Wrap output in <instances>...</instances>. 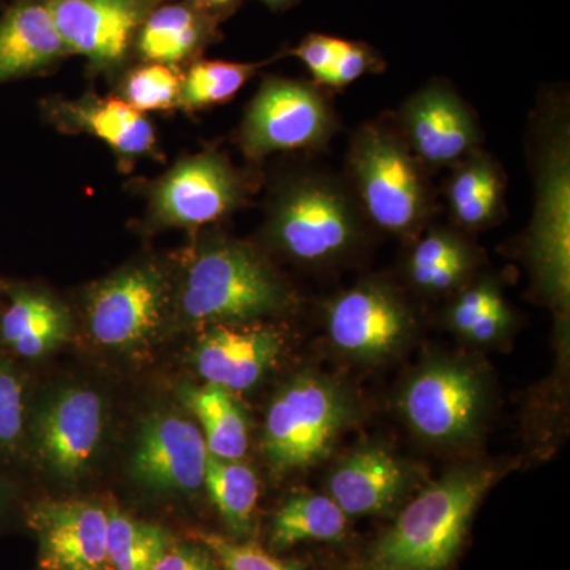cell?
<instances>
[{"mask_svg":"<svg viewBox=\"0 0 570 570\" xmlns=\"http://www.w3.org/2000/svg\"><path fill=\"white\" fill-rule=\"evenodd\" d=\"M534 204L523 254L532 287L568 325L570 306V110L562 88L540 94L528 127Z\"/></svg>","mask_w":570,"mask_h":570,"instance_id":"1","label":"cell"},{"mask_svg":"<svg viewBox=\"0 0 570 570\" xmlns=\"http://www.w3.org/2000/svg\"><path fill=\"white\" fill-rule=\"evenodd\" d=\"M343 176L373 230L412 242L433 224L438 204L431 175L409 149L392 112L356 127Z\"/></svg>","mask_w":570,"mask_h":570,"instance_id":"2","label":"cell"},{"mask_svg":"<svg viewBox=\"0 0 570 570\" xmlns=\"http://www.w3.org/2000/svg\"><path fill=\"white\" fill-rule=\"evenodd\" d=\"M266 216V238L279 253L321 268L352 257L373 230L344 176L325 168L285 176Z\"/></svg>","mask_w":570,"mask_h":570,"instance_id":"3","label":"cell"},{"mask_svg":"<svg viewBox=\"0 0 570 570\" xmlns=\"http://www.w3.org/2000/svg\"><path fill=\"white\" fill-rule=\"evenodd\" d=\"M494 480L493 469L466 466L428 487L377 540L367 570L448 569Z\"/></svg>","mask_w":570,"mask_h":570,"instance_id":"4","label":"cell"},{"mask_svg":"<svg viewBox=\"0 0 570 570\" xmlns=\"http://www.w3.org/2000/svg\"><path fill=\"white\" fill-rule=\"evenodd\" d=\"M292 294L254 247L212 238L187 268L179 296L183 316L200 325H250L287 309Z\"/></svg>","mask_w":570,"mask_h":570,"instance_id":"5","label":"cell"},{"mask_svg":"<svg viewBox=\"0 0 570 570\" xmlns=\"http://www.w3.org/2000/svg\"><path fill=\"white\" fill-rule=\"evenodd\" d=\"M340 130L332 92L314 81L268 77L247 107L238 145L261 163L277 153H325Z\"/></svg>","mask_w":570,"mask_h":570,"instance_id":"6","label":"cell"},{"mask_svg":"<svg viewBox=\"0 0 570 570\" xmlns=\"http://www.w3.org/2000/svg\"><path fill=\"white\" fill-rule=\"evenodd\" d=\"M354 417L343 389L307 373L285 385L269 404L264 450L273 471H299L326 459L336 439Z\"/></svg>","mask_w":570,"mask_h":570,"instance_id":"7","label":"cell"},{"mask_svg":"<svg viewBox=\"0 0 570 570\" xmlns=\"http://www.w3.org/2000/svg\"><path fill=\"white\" fill-rule=\"evenodd\" d=\"M390 112L409 149L430 175L450 170L482 148L478 115L455 86L442 78L428 81Z\"/></svg>","mask_w":570,"mask_h":570,"instance_id":"8","label":"cell"},{"mask_svg":"<svg viewBox=\"0 0 570 570\" xmlns=\"http://www.w3.org/2000/svg\"><path fill=\"white\" fill-rule=\"evenodd\" d=\"M253 184L224 154L206 151L171 168L151 190L154 220L165 227H202L242 208Z\"/></svg>","mask_w":570,"mask_h":570,"instance_id":"9","label":"cell"},{"mask_svg":"<svg viewBox=\"0 0 570 570\" xmlns=\"http://www.w3.org/2000/svg\"><path fill=\"white\" fill-rule=\"evenodd\" d=\"M326 332L333 346L360 360L395 354L414 328V313L393 285L362 281L326 305Z\"/></svg>","mask_w":570,"mask_h":570,"instance_id":"10","label":"cell"},{"mask_svg":"<svg viewBox=\"0 0 570 570\" xmlns=\"http://www.w3.org/2000/svg\"><path fill=\"white\" fill-rule=\"evenodd\" d=\"M401 411L415 433L428 441H466L478 433L482 420V382L461 363H433L409 382Z\"/></svg>","mask_w":570,"mask_h":570,"instance_id":"11","label":"cell"},{"mask_svg":"<svg viewBox=\"0 0 570 570\" xmlns=\"http://www.w3.org/2000/svg\"><path fill=\"white\" fill-rule=\"evenodd\" d=\"M163 0H48L56 29L69 55H80L94 71L126 62L138 31Z\"/></svg>","mask_w":570,"mask_h":570,"instance_id":"12","label":"cell"},{"mask_svg":"<svg viewBox=\"0 0 570 570\" xmlns=\"http://www.w3.org/2000/svg\"><path fill=\"white\" fill-rule=\"evenodd\" d=\"M167 285L156 266L129 268L104 281L88 299L89 332L107 347H132L163 322Z\"/></svg>","mask_w":570,"mask_h":570,"instance_id":"13","label":"cell"},{"mask_svg":"<svg viewBox=\"0 0 570 570\" xmlns=\"http://www.w3.org/2000/svg\"><path fill=\"white\" fill-rule=\"evenodd\" d=\"M208 456L204 433L190 420L154 415L138 436L132 472L154 490L194 491L204 485Z\"/></svg>","mask_w":570,"mask_h":570,"instance_id":"14","label":"cell"},{"mask_svg":"<svg viewBox=\"0 0 570 570\" xmlns=\"http://www.w3.org/2000/svg\"><path fill=\"white\" fill-rule=\"evenodd\" d=\"M31 527L40 540L48 570L108 569V510L89 501H56L37 505Z\"/></svg>","mask_w":570,"mask_h":570,"instance_id":"15","label":"cell"},{"mask_svg":"<svg viewBox=\"0 0 570 570\" xmlns=\"http://www.w3.org/2000/svg\"><path fill=\"white\" fill-rule=\"evenodd\" d=\"M102 426V401L94 390H63L36 419L33 431L41 460L56 474L77 478L99 448Z\"/></svg>","mask_w":570,"mask_h":570,"instance_id":"16","label":"cell"},{"mask_svg":"<svg viewBox=\"0 0 570 570\" xmlns=\"http://www.w3.org/2000/svg\"><path fill=\"white\" fill-rule=\"evenodd\" d=\"M283 346V336L269 326L214 325L198 341L195 366L208 384L247 390L272 370Z\"/></svg>","mask_w":570,"mask_h":570,"instance_id":"17","label":"cell"},{"mask_svg":"<svg viewBox=\"0 0 570 570\" xmlns=\"http://www.w3.org/2000/svg\"><path fill=\"white\" fill-rule=\"evenodd\" d=\"M69 55L48 0H13L0 17V85L43 73Z\"/></svg>","mask_w":570,"mask_h":570,"instance_id":"18","label":"cell"},{"mask_svg":"<svg viewBox=\"0 0 570 570\" xmlns=\"http://www.w3.org/2000/svg\"><path fill=\"white\" fill-rule=\"evenodd\" d=\"M409 471L403 461L381 448L356 450L332 472L330 498L347 517L374 515L406 493Z\"/></svg>","mask_w":570,"mask_h":570,"instance_id":"19","label":"cell"},{"mask_svg":"<svg viewBox=\"0 0 570 570\" xmlns=\"http://www.w3.org/2000/svg\"><path fill=\"white\" fill-rule=\"evenodd\" d=\"M508 175L493 154L479 148L450 168L444 195L453 227L464 234L489 230L505 217Z\"/></svg>","mask_w":570,"mask_h":570,"instance_id":"20","label":"cell"},{"mask_svg":"<svg viewBox=\"0 0 570 570\" xmlns=\"http://www.w3.org/2000/svg\"><path fill=\"white\" fill-rule=\"evenodd\" d=\"M220 22L193 0L159 3L142 22L134 48L146 62L178 66L220 40Z\"/></svg>","mask_w":570,"mask_h":570,"instance_id":"21","label":"cell"},{"mask_svg":"<svg viewBox=\"0 0 570 570\" xmlns=\"http://www.w3.org/2000/svg\"><path fill=\"white\" fill-rule=\"evenodd\" d=\"M478 262L479 253L468 234L453 225L433 223L412 239L404 268L420 294L439 296L463 288Z\"/></svg>","mask_w":570,"mask_h":570,"instance_id":"22","label":"cell"},{"mask_svg":"<svg viewBox=\"0 0 570 570\" xmlns=\"http://www.w3.org/2000/svg\"><path fill=\"white\" fill-rule=\"evenodd\" d=\"M52 112L66 129L99 138L126 159L149 156L156 148L151 122L121 99L88 96L78 102L61 104Z\"/></svg>","mask_w":570,"mask_h":570,"instance_id":"23","label":"cell"},{"mask_svg":"<svg viewBox=\"0 0 570 570\" xmlns=\"http://www.w3.org/2000/svg\"><path fill=\"white\" fill-rule=\"evenodd\" d=\"M70 317L50 296L11 288L10 303L0 318V336L24 358H37L67 340Z\"/></svg>","mask_w":570,"mask_h":570,"instance_id":"24","label":"cell"},{"mask_svg":"<svg viewBox=\"0 0 570 570\" xmlns=\"http://www.w3.org/2000/svg\"><path fill=\"white\" fill-rule=\"evenodd\" d=\"M184 403L200 420L209 455L239 460L249 448V430L245 412L228 390L219 385L183 390Z\"/></svg>","mask_w":570,"mask_h":570,"instance_id":"25","label":"cell"},{"mask_svg":"<svg viewBox=\"0 0 570 570\" xmlns=\"http://www.w3.org/2000/svg\"><path fill=\"white\" fill-rule=\"evenodd\" d=\"M346 527L347 515L332 498L298 494L277 510L269 543L275 550H285L306 540L335 542L343 538Z\"/></svg>","mask_w":570,"mask_h":570,"instance_id":"26","label":"cell"},{"mask_svg":"<svg viewBox=\"0 0 570 570\" xmlns=\"http://www.w3.org/2000/svg\"><path fill=\"white\" fill-rule=\"evenodd\" d=\"M448 321L450 328L472 343L489 344L509 332L513 316L499 285L485 277L460 288Z\"/></svg>","mask_w":570,"mask_h":570,"instance_id":"27","label":"cell"},{"mask_svg":"<svg viewBox=\"0 0 570 570\" xmlns=\"http://www.w3.org/2000/svg\"><path fill=\"white\" fill-rule=\"evenodd\" d=\"M287 55V50L275 58L261 62L194 61L181 81L178 107L186 111L205 110L228 102L242 91L250 78L266 63Z\"/></svg>","mask_w":570,"mask_h":570,"instance_id":"28","label":"cell"},{"mask_svg":"<svg viewBox=\"0 0 570 570\" xmlns=\"http://www.w3.org/2000/svg\"><path fill=\"white\" fill-rule=\"evenodd\" d=\"M204 483L228 528L236 534H246L258 501V480L253 469L238 460L209 455Z\"/></svg>","mask_w":570,"mask_h":570,"instance_id":"29","label":"cell"},{"mask_svg":"<svg viewBox=\"0 0 570 570\" xmlns=\"http://www.w3.org/2000/svg\"><path fill=\"white\" fill-rule=\"evenodd\" d=\"M168 549L167 534L118 510L108 512L107 554L110 570H153Z\"/></svg>","mask_w":570,"mask_h":570,"instance_id":"30","label":"cell"},{"mask_svg":"<svg viewBox=\"0 0 570 570\" xmlns=\"http://www.w3.org/2000/svg\"><path fill=\"white\" fill-rule=\"evenodd\" d=\"M179 75L163 63H146L127 75L124 81V102L138 112L165 111L178 105L181 92Z\"/></svg>","mask_w":570,"mask_h":570,"instance_id":"31","label":"cell"},{"mask_svg":"<svg viewBox=\"0 0 570 570\" xmlns=\"http://www.w3.org/2000/svg\"><path fill=\"white\" fill-rule=\"evenodd\" d=\"M385 69L387 62L376 48L365 41L344 40L332 69L326 71L318 86L326 91L336 92L366 75H379Z\"/></svg>","mask_w":570,"mask_h":570,"instance_id":"32","label":"cell"},{"mask_svg":"<svg viewBox=\"0 0 570 570\" xmlns=\"http://www.w3.org/2000/svg\"><path fill=\"white\" fill-rule=\"evenodd\" d=\"M24 385L9 363L0 360V450H13L24 430Z\"/></svg>","mask_w":570,"mask_h":570,"instance_id":"33","label":"cell"},{"mask_svg":"<svg viewBox=\"0 0 570 570\" xmlns=\"http://www.w3.org/2000/svg\"><path fill=\"white\" fill-rule=\"evenodd\" d=\"M202 540L224 570H298L254 546H243L214 534H202Z\"/></svg>","mask_w":570,"mask_h":570,"instance_id":"34","label":"cell"},{"mask_svg":"<svg viewBox=\"0 0 570 570\" xmlns=\"http://www.w3.org/2000/svg\"><path fill=\"white\" fill-rule=\"evenodd\" d=\"M343 41L344 39L340 37L326 36V33H307L295 48H288L287 55L295 56L298 61H302L313 78L311 81L318 86L324 80L326 71L332 69Z\"/></svg>","mask_w":570,"mask_h":570,"instance_id":"35","label":"cell"},{"mask_svg":"<svg viewBox=\"0 0 570 570\" xmlns=\"http://www.w3.org/2000/svg\"><path fill=\"white\" fill-rule=\"evenodd\" d=\"M153 570H220L216 560L204 549L193 546L168 547Z\"/></svg>","mask_w":570,"mask_h":570,"instance_id":"36","label":"cell"},{"mask_svg":"<svg viewBox=\"0 0 570 570\" xmlns=\"http://www.w3.org/2000/svg\"><path fill=\"white\" fill-rule=\"evenodd\" d=\"M193 2L224 21L242 6L243 0H193Z\"/></svg>","mask_w":570,"mask_h":570,"instance_id":"37","label":"cell"},{"mask_svg":"<svg viewBox=\"0 0 570 570\" xmlns=\"http://www.w3.org/2000/svg\"><path fill=\"white\" fill-rule=\"evenodd\" d=\"M269 10L273 11H285L295 7L296 3L302 2V0H262Z\"/></svg>","mask_w":570,"mask_h":570,"instance_id":"38","label":"cell"}]
</instances>
